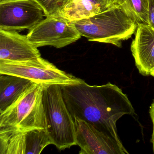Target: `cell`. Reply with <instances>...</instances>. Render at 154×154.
Returning <instances> with one entry per match:
<instances>
[{
	"label": "cell",
	"instance_id": "1",
	"mask_svg": "<svg viewBox=\"0 0 154 154\" xmlns=\"http://www.w3.org/2000/svg\"><path fill=\"white\" fill-rule=\"evenodd\" d=\"M61 86L64 100L73 118L84 120L122 142L118 135L117 122L124 115H133L135 110L121 88L110 82L91 85L84 80Z\"/></svg>",
	"mask_w": 154,
	"mask_h": 154
},
{
	"label": "cell",
	"instance_id": "2",
	"mask_svg": "<svg viewBox=\"0 0 154 154\" xmlns=\"http://www.w3.org/2000/svg\"><path fill=\"white\" fill-rule=\"evenodd\" d=\"M82 36L89 41L111 44L119 48L131 38L138 25L120 4L113 5L88 18L74 21Z\"/></svg>",
	"mask_w": 154,
	"mask_h": 154
},
{
	"label": "cell",
	"instance_id": "3",
	"mask_svg": "<svg viewBox=\"0 0 154 154\" xmlns=\"http://www.w3.org/2000/svg\"><path fill=\"white\" fill-rule=\"evenodd\" d=\"M44 85L32 82L17 100L0 113V128L27 131L47 129L43 102Z\"/></svg>",
	"mask_w": 154,
	"mask_h": 154
},
{
	"label": "cell",
	"instance_id": "4",
	"mask_svg": "<svg viewBox=\"0 0 154 154\" xmlns=\"http://www.w3.org/2000/svg\"><path fill=\"white\" fill-rule=\"evenodd\" d=\"M43 102L50 139L59 150L76 145L74 119L64 100L61 86L44 85Z\"/></svg>",
	"mask_w": 154,
	"mask_h": 154
},
{
	"label": "cell",
	"instance_id": "5",
	"mask_svg": "<svg viewBox=\"0 0 154 154\" xmlns=\"http://www.w3.org/2000/svg\"><path fill=\"white\" fill-rule=\"evenodd\" d=\"M0 74L19 76L46 85H68L84 81L60 70L41 57L24 61L0 60Z\"/></svg>",
	"mask_w": 154,
	"mask_h": 154
},
{
	"label": "cell",
	"instance_id": "6",
	"mask_svg": "<svg viewBox=\"0 0 154 154\" xmlns=\"http://www.w3.org/2000/svg\"><path fill=\"white\" fill-rule=\"evenodd\" d=\"M36 47L51 46L60 48L81 38V34L70 21L59 13L47 17L29 30L27 35Z\"/></svg>",
	"mask_w": 154,
	"mask_h": 154
},
{
	"label": "cell",
	"instance_id": "7",
	"mask_svg": "<svg viewBox=\"0 0 154 154\" xmlns=\"http://www.w3.org/2000/svg\"><path fill=\"white\" fill-rule=\"evenodd\" d=\"M44 10L35 0L0 2V29L20 32L31 29L44 20Z\"/></svg>",
	"mask_w": 154,
	"mask_h": 154
},
{
	"label": "cell",
	"instance_id": "8",
	"mask_svg": "<svg viewBox=\"0 0 154 154\" xmlns=\"http://www.w3.org/2000/svg\"><path fill=\"white\" fill-rule=\"evenodd\" d=\"M76 128V145L80 154H128L122 142L100 131L91 124L73 117Z\"/></svg>",
	"mask_w": 154,
	"mask_h": 154
},
{
	"label": "cell",
	"instance_id": "9",
	"mask_svg": "<svg viewBox=\"0 0 154 154\" xmlns=\"http://www.w3.org/2000/svg\"><path fill=\"white\" fill-rule=\"evenodd\" d=\"M41 57L38 48L27 36L0 29V60L24 61Z\"/></svg>",
	"mask_w": 154,
	"mask_h": 154
},
{
	"label": "cell",
	"instance_id": "10",
	"mask_svg": "<svg viewBox=\"0 0 154 154\" xmlns=\"http://www.w3.org/2000/svg\"><path fill=\"white\" fill-rule=\"evenodd\" d=\"M131 50L140 73L144 76L150 75L154 66V28L138 25Z\"/></svg>",
	"mask_w": 154,
	"mask_h": 154
},
{
	"label": "cell",
	"instance_id": "11",
	"mask_svg": "<svg viewBox=\"0 0 154 154\" xmlns=\"http://www.w3.org/2000/svg\"><path fill=\"white\" fill-rule=\"evenodd\" d=\"M32 82L22 77L0 74V113L12 105Z\"/></svg>",
	"mask_w": 154,
	"mask_h": 154
},
{
	"label": "cell",
	"instance_id": "12",
	"mask_svg": "<svg viewBox=\"0 0 154 154\" xmlns=\"http://www.w3.org/2000/svg\"><path fill=\"white\" fill-rule=\"evenodd\" d=\"M107 8L104 0H70L59 13L74 22L92 17Z\"/></svg>",
	"mask_w": 154,
	"mask_h": 154
},
{
	"label": "cell",
	"instance_id": "13",
	"mask_svg": "<svg viewBox=\"0 0 154 154\" xmlns=\"http://www.w3.org/2000/svg\"><path fill=\"white\" fill-rule=\"evenodd\" d=\"M119 4L131 13L138 26H149V0H121Z\"/></svg>",
	"mask_w": 154,
	"mask_h": 154
},
{
	"label": "cell",
	"instance_id": "14",
	"mask_svg": "<svg viewBox=\"0 0 154 154\" xmlns=\"http://www.w3.org/2000/svg\"><path fill=\"white\" fill-rule=\"evenodd\" d=\"M44 10L45 17L59 13L70 0H35Z\"/></svg>",
	"mask_w": 154,
	"mask_h": 154
},
{
	"label": "cell",
	"instance_id": "15",
	"mask_svg": "<svg viewBox=\"0 0 154 154\" xmlns=\"http://www.w3.org/2000/svg\"><path fill=\"white\" fill-rule=\"evenodd\" d=\"M149 26L154 28V0H149Z\"/></svg>",
	"mask_w": 154,
	"mask_h": 154
},
{
	"label": "cell",
	"instance_id": "16",
	"mask_svg": "<svg viewBox=\"0 0 154 154\" xmlns=\"http://www.w3.org/2000/svg\"><path fill=\"white\" fill-rule=\"evenodd\" d=\"M149 113L153 124V131L151 136V142L152 143V148L154 153V100L149 107Z\"/></svg>",
	"mask_w": 154,
	"mask_h": 154
},
{
	"label": "cell",
	"instance_id": "17",
	"mask_svg": "<svg viewBox=\"0 0 154 154\" xmlns=\"http://www.w3.org/2000/svg\"><path fill=\"white\" fill-rule=\"evenodd\" d=\"M121 0H104L108 8L116 4H119L121 2Z\"/></svg>",
	"mask_w": 154,
	"mask_h": 154
},
{
	"label": "cell",
	"instance_id": "18",
	"mask_svg": "<svg viewBox=\"0 0 154 154\" xmlns=\"http://www.w3.org/2000/svg\"><path fill=\"white\" fill-rule=\"evenodd\" d=\"M150 75L154 77V66H153L152 70H151V72H150Z\"/></svg>",
	"mask_w": 154,
	"mask_h": 154
}]
</instances>
